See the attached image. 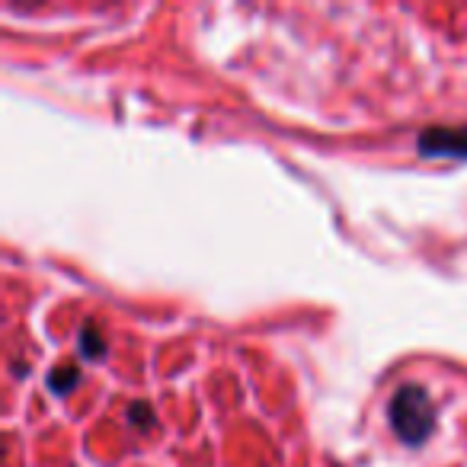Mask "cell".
<instances>
[{
    "label": "cell",
    "instance_id": "6da1fadb",
    "mask_svg": "<svg viewBox=\"0 0 467 467\" xmlns=\"http://www.w3.org/2000/svg\"><path fill=\"white\" fill-rule=\"evenodd\" d=\"M388 416H390L394 432L400 435V441H407V445H422L435 426V407L420 384H407V388L397 390V394L390 397Z\"/></svg>",
    "mask_w": 467,
    "mask_h": 467
},
{
    "label": "cell",
    "instance_id": "7a4b0ae2",
    "mask_svg": "<svg viewBox=\"0 0 467 467\" xmlns=\"http://www.w3.org/2000/svg\"><path fill=\"white\" fill-rule=\"evenodd\" d=\"M422 157H467V129H426L416 138Z\"/></svg>",
    "mask_w": 467,
    "mask_h": 467
},
{
    "label": "cell",
    "instance_id": "3957f363",
    "mask_svg": "<svg viewBox=\"0 0 467 467\" xmlns=\"http://www.w3.org/2000/svg\"><path fill=\"white\" fill-rule=\"evenodd\" d=\"M78 381H80V368H78V365H58V368L48 375L46 384H48V390H52V394L65 397Z\"/></svg>",
    "mask_w": 467,
    "mask_h": 467
},
{
    "label": "cell",
    "instance_id": "277c9868",
    "mask_svg": "<svg viewBox=\"0 0 467 467\" xmlns=\"http://www.w3.org/2000/svg\"><path fill=\"white\" fill-rule=\"evenodd\" d=\"M103 352H106L103 337L97 333V327L87 324L84 333H80V356H84V358H97V356H103Z\"/></svg>",
    "mask_w": 467,
    "mask_h": 467
},
{
    "label": "cell",
    "instance_id": "5b68a950",
    "mask_svg": "<svg viewBox=\"0 0 467 467\" xmlns=\"http://www.w3.org/2000/svg\"><path fill=\"white\" fill-rule=\"evenodd\" d=\"M129 422H131V426H138V429H144V426H150V422H154V413L148 410V403L138 400V403H131V410H129Z\"/></svg>",
    "mask_w": 467,
    "mask_h": 467
}]
</instances>
